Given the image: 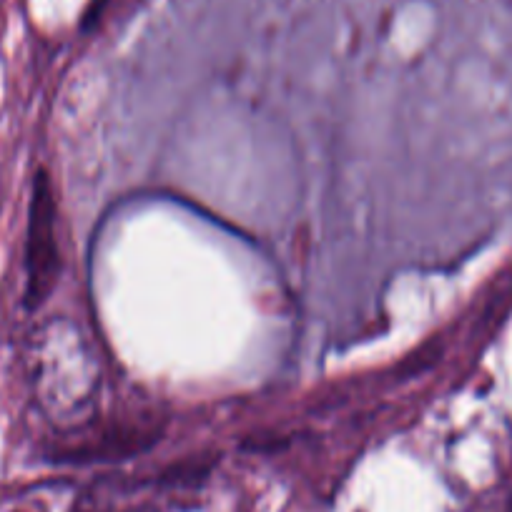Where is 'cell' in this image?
Wrapping results in <instances>:
<instances>
[{
	"instance_id": "obj_1",
	"label": "cell",
	"mask_w": 512,
	"mask_h": 512,
	"mask_svg": "<svg viewBox=\"0 0 512 512\" xmlns=\"http://www.w3.org/2000/svg\"><path fill=\"white\" fill-rule=\"evenodd\" d=\"M23 304L28 312H36L48 302L61 277V244H58V201L53 181L46 169L33 176L31 204H28L26 251H23Z\"/></svg>"
}]
</instances>
